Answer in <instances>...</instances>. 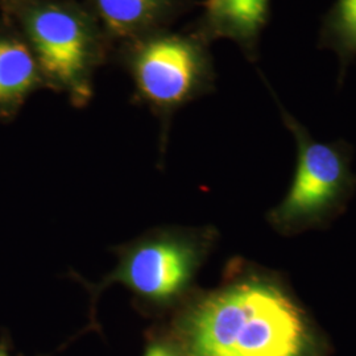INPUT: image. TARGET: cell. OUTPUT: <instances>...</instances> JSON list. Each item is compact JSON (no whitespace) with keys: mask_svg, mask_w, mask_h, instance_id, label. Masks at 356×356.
Returning <instances> with one entry per match:
<instances>
[{"mask_svg":"<svg viewBox=\"0 0 356 356\" xmlns=\"http://www.w3.org/2000/svg\"><path fill=\"white\" fill-rule=\"evenodd\" d=\"M1 22L24 38L47 89L76 108L94 97V78L114 53L97 16L78 0H0Z\"/></svg>","mask_w":356,"mask_h":356,"instance_id":"obj_2","label":"cell"},{"mask_svg":"<svg viewBox=\"0 0 356 356\" xmlns=\"http://www.w3.org/2000/svg\"><path fill=\"white\" fill-rule=\"evenodd\" d=\"M200 17L191 31L211 44L234 41L250 61L259 57V41L270 17V0H202Z\"/></svg>","mask_w":356,"mask_h":356,"instance_id":"obj_6","label":"cell"},{"mask_svg":"<svg viewBox=\"0 0 356 356\" xmlns=\"http://www.w3.org/2000/svg\"><path fill=\"white\" fill-rule=\"evenodd\" d=\"M0 356H10L8 355V351H7V348L6 347H0Z\"/></svg>","mask_w":356,"mask_h":356,"instance_id":"obj_11","label":"cell"},{"mask_svg":"<svg viewBox=\"0 0 356 356\" xmlns=\"http://www.w3.org/2000/svg\"><path fill=\"white\" fill-rule=\"evenodd\" d=\"M144 356H184L176 346L164 341H154L145 350Z\"/></svg>","mask_w":356,"mask_h":356,"instance_id":"obj_10","label":"cell"},{"mask_svg":"<svg viewBox=\"0 0 356 356\" xmlns=\"http://www.w3.org/2000/svg\"><path fill=\"white\" fill-rule=\"evenodd\" d=\"M185 356H306L300 309L270 282L242 279L200 297L179 318Z\"/></svg>","mask_w":356,"mask_h":356,"instance_id":"obj_1","label":"cell"},{"mask_svg":"<svg viewBox=\"0 0 356 356\" xmlns=\"http://www.w3.org/2000/svg\"><path fill=\"white\" fill-rule=\"evenodd\" d=\"M115 61L134 82V102L151 110L161 124L160 148L176 111L214 90L216 69L210 44L193 31H153L116 44Z\"/></svg>","mask_w":356,"mask_h":356,"instance_id":"obj_3","label":"cell"},{"mask_svg":"<svg viewBox=\"0 0 356 356\" xmlns=\"http://www.w3.org/2000/svg\"><path fill=\"white\" fill-rule=\"evenodd\" d=\"M319 47L341 58V76L356 57V0H337L323 19Z\"/></svg>","mask_w":356,"mask_h":356,"instance_id":"obj_9","label":"cell"},{"mask_svg":"<svg viewBox=\"0 0 356 356\" xmlns=\"http://www.w3.org/2000/svg\"><path fill=\"white\" fill-rule=\"evenodd\" d=\"M118 264L97 284L82 281L97 300L115 284L132 294L144 310L164 312L176 305L191 288L204 256V242L193 232L175 227L151 229L113 248Z\"/></svg>","mask_w":356,"mask_h":356,"instance_id":"obj_4","label":"cell"},{"mask_svg":"<svg viewBox=\"0 0 356 356\" xmlns=\"http://www.w3.org/2000/svg\"><path fill=\"white\" fill-rule=\"evenodd\" d=\"M47 89L36 57L13 26L0 22V122H10L28 97Z\"/></svg>","mask_w":356,"mask_h":356,"instance_id":"obj_8","label":"cell"},{"mask_svg":"<svg viewBox=\"0 0 356 356\" xmlns=\"http://www.w3.org/2000/svg\"><path fill=\"white\" fill-rule=\"evenodd\" d=\"M114 45L164 29L189 13L195 0H86Z\"/></svg>","mask_w":356,"mask_h":356,"instance_id":"obj_7","label":"cell"},{"mask_svg":"<svg viewBox=\"0 0 356 356\" xmlns=\"http://www.w3.org/2000/svg\"><path fill=\"white\" fill-rule=\"evenodd\" d=\"M284 118L298 143V164L292 188L275 216L281 222H292L318 214L335 200L347 166L338 147L313 140L289 115Z\"/></svg>","mask_w":356,"mask_h":356,"instance_id":"obj_5","label":"cell"}]
</instances>
